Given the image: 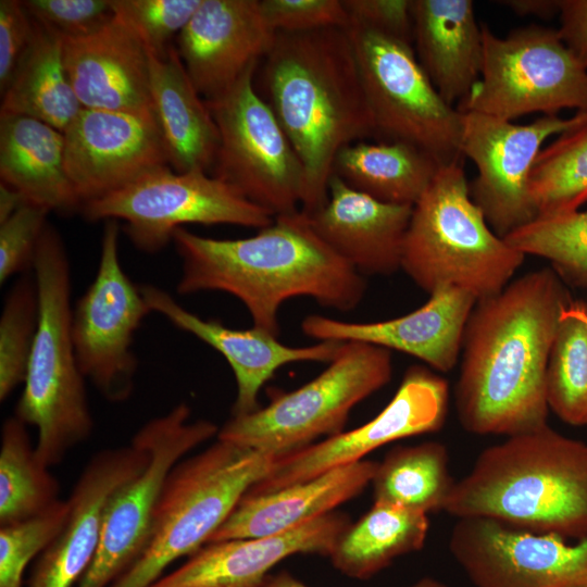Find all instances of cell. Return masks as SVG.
Masks as SVG:
<instances>
[{
	"mask_svg": "<svg viewBox=\"0 0 587 587\" xmlns=\"http://www.w3.org/2000/svg\"><path fill=\"white\" fill-rule=\"evenodd\" d=\"M564 284L552 268H541L476 301L455 386L457 414L466 432L509 437L547 425V367L572 300Z\"/></svg>",
	"mask_w": 587,
	"mask_h": 587,
	"instance_id": "cell-1",
	"label": "cell"
},
{
	"mask_svg": "<svg viewBox=\"0 0 587 587\" xmlns=\"http://www.w3.org/2000/svg\"><path fill=\"white\" fill-rule=\"evenodd\" d=\"M182 260L179 295L222 291L240 300L254 327L279 335L278 311L294 297L348 312L365 294V279L316 234L301 210L277 215L247 238L216 239L186 228L174 233Z\"/></svg>",
	"mask_w": 587,
	"mask_h": 587,
	"instance_id": "cell-2",
	"label": "cell"
},
{
	"mask_svg": "<svg viewBox=\"0 0 587 587\" xmlns=\"http://www.w3.org/2000/svg\"><path fill=\"white\" fill-rule=\"evenodd\" d=\"M261 60L254 86L303 164L310 216L327 201L339 150L374 137L353 47L347 28L277 32Z\"/></svg>",
	"mask_w": 587,
	"mask_h": 587,
	"instance_id": "cell-3",
	"label": "cell"
},
{
	"mask_svg": "<svg viewBox=\"0 0 587 587\" xmlns=\"http://www.w3.org/2000/svg\"><path fill=\"white\" fill-rule=\"evenodd\" d=\"M444 511L564 539L587 537V444L548 424L484 449Z\"/></svg>",
	"mask_w": 587,
	"mask_h": 587,
	"instance_id": "cell-4",
	"label": "cell"
},
{
	"mask_svg": "<svg viewBox=\"0 0 587 587\" xmlns=\"http://www.w3.org/2000/svg\"><path fill=\"white\" fill-rule=\"evenodd\" d=\"M70 266L61 235L47 224L33 266L37 333L14 415L36 428V453L49 469L86 441L95 426L72 337Z\"/></svg>",
	"mask_w": 587,
	"mask_h": 587,
	"instance_id": "cell-5",
	"label": "cell"
},
{
	"mask_svg": "<svg viewBox=\"0 0 587 587\" xmlns=\"http://www.w3.org/2000/svg\"><path fill=\"white\" fill-rule=\"evenodd\" d=\"M473 201L462 160L440 165L415 202L401 268L423 290L458 287L477 300L499 294L523 264Z\"/></svg>",
	"mask_w": 587,
	"mask_h": 587,
	"instance_id": "cell-6",
	"label": "cell"
},
{
	"mask_svg": "<svg viewBox=\"0 0 587 587\" xmlns=\"http://www.w3.org/2000/svg\"><path fill=\"white\" fill-rule=\"evenodd\" d=\"M277 458L216 438L180 460L163 485L142 552L110 587H149L173 562L207 545Z\"/></svg>",
	"mask_w": 587,
	"mask_h": 587,
	"instance_id": "cell-7",
	"label": "cell"
},
{
	"mask_svg": "<svg viewBox=\"0 0 587 587\" xmlns=\"http://www.w3.org/2000/svg\"><path fill=\"white\" fill-rule=\"evenodd\" d=\"M392 376L390 350L362 341H342L328 366L305 385L274 392L265 407L230 416L217 438L283 457L324 435L342 432L350 411Z\"/></svg>",
	"mask_w": 587,
	"mask_h": 587,
	"instance_id": "cell-8",
	"label": "cell"
},
{
	"mask_svg": "<svg viewBox=\"0 0 587 587\" xmlns=\"http://www.w3.org/2000/svg\"><path fill=\"white\" fill-rule=\"evenodd\" d=\"M347 30L374 138L416 146L441 165L461 161L462 114L440 97L412 43L352 21Z\"/></svg>",
	"mask_w": 587,
	"mask_h": 587,
	"instance_id": "cell-9",
	"label": "cell"
},
{
	"mask_svg": "<svg viewBox=\"0 0 587 587\" xmlns=\"http://www.w3.org/2000/svg\"><path fill=\"white\" fill-rule=\"evenodd\" d=\"M482 75L458 103L459 111L511 122L535 112L587 111V68L558 29L530 25L499 37L482 24Z\"/></svg>",
	"mask_w": 587,
	"mask_h": 587,
	"instance_id": "cell-10",
	"label": "cell"
},
{
	"mask_svg": "<svg viewBox=\"0 0 587 587\" xmlns=\"http://www.w3.org/2000/svg\"><path fill=\"white\" fill-rule=\"evenodd\" d=\"M90 222L115 220L138 250L155 253L187 224L264 228L274 215L233 186L203 171L157 167L80 209Z\"/></svg>",
	"mask_w": 587,
	"mask_h": 587,
	"instance_id": "cell-11",
	"label": "cell"
},
{
	"mask_svg": "<svg viewBox=\"0 0 587 587\" xmlns=\"http://www.w3.org/2000/svg\"><path fill=\"white\" fill-rule=\"evenodd\" d=\"M257 66L221 96L205 100L220 134L210 174L274 216L290 214L302 204L305 172L273 111L255 89Z\"/></svg>",
	"mask_w": 587,
	"mask_h": 587,
	"instance_id": "cell-12",
	"label": "cell"
},
{
	"mask_svg": "<svg viewBox=\"0 0 587 587\" xmlns=\"http://www.w3.org/2000/svg\"><path fill=\"white\" fill-rule=\"evenodd\" d=\"M190 416V407L178 403L133 436L148 452L147 463L109 500L98 550L77 587H110L142 552L167 475L191 450L218 434L215 423Z\"/></svg>",
	"mask_w": 587,
	"mask_h": 587,
	"instance_id": "cell-13",
	"label": "cell"
},
{
	"mask_svg": "<svg viewBox=\"0 0 587 587\" xmlns=\"http://www.w3.org/2000/svg\"><path fill=\"white\" fill-rule=\"evenodd\" d=\"M120 223L104 222L96 276L72 314V337L79 367L109 402L121 403L135 389L138 360L134 335L151 313L140 287L120 259Z\"/></svg>",
	"mask_w": 587,
	"mask_h": 587,
	"instance_id": "cell-14",
	"label": "cell"
},
{
	"mask_svg": "<svg viewBox=\"0 0 587 587\" xmlns=\"http://www.w3.org/2000/svg\"><path fill=\"white\" fill-rule=\"evenodd\" d=\"M461 114V154L477 168L471 197L492 232L503 239L537 218L529 191L532 170L544 142L572 126L577 115H544L519 125L478 112Z\"/></svg>",
	"mask_w": 587,
	"mask_h": 587,
	"instance_id": "cell-15",
	"label": "cell"
},
{
	"mask_svg": "<svg viewBox=\"0 0 587 587\" xmlns=\"http://www.w3.org/2000/svg\"><path fill=\"white\" fill-rule=\"evenodd\" d=\"M449 389L441 376L422 365L407 370L390 402L373 420L349 432L276 459L247 492L267 494L361 460L391 441L434 433L446 421Z\"/></svg>",
	"mask_w": 587,
	"mask_h": 587,
	"instance_id": "cell-16",
	"label": "cell"
},
{
	"mask_svg": "<svg viewBox=\"0 0 587 587\" xmlns=\"http://www.w3.org/2000/svg\"><path fill=\"white\" fill-rule=\"evenodd\" d=\"M449 550L474 587H587V537L571 544L486 517H463Z\"/></svg>",
	"mask_w": 587,
	"mask_h": 587,
	"instance_id": "cell-17",
	"label": "cell"
},
{
	"mask_svg": "<svg viewBox=\"0 0 587 587\" xmlns=\"http://www.w3.org/2000/svg\"><path fill=\"white\" fill-rule=\"evenodd\" d=\"M63 135L65 170L83 204L170 165L153 112L83 108Z\"/></svg>",
	"mask_w": 587,
	"mask_h": 587,
	"instance_id": "cell-18",
	"label": "cell"
},
{
	"mask_svg": "<svg viewBox=\"0 0 587 587\" xmlns=\"http://www.w3.org/2000/svg\"><path fill=\"white\" fill-rule=\"evenodd\" d=\"M147 460L148 452L135 438L90 458L67 498L66 521L39 555L28 587H73L80 582L98 550L109 500Z\"/></svg>",
	"mask_w": 587,
	"mask_h": 587,
	"instance_id": "cell-19",
	"label": "cell"
},
{
	"mask_svg": "<svg viewBox=\"0 0 587 587\" xmlns=\"http://www.w3.org/2000/svg\"><path fill=\"white\" fill-rule=\"evenodd\" d=\"M275 34L259 0H201L176 50L197 91L211 100L259 64Z\"/></svg>",
	"mask_w": 587,
	"mask_h": 587,
	"instance_id": "cell-20",
	"label": "cell"
},
{
	"mask_svg": "<svg viewBox=\"0 0 587 587\" xmlns=\"http://www.w3.org/2000/svg\"><path fill=\"white\" fill-rule=\"evenodd\" d=\"M477 299L458 287H441L429 294L419 309L387 321L357 323L313 314L301 329L320 341H362L417 358L438 372L457 364L464 330Z\"/></svg>",
	"mask_w": 587,
	"mask_h": 587,
	"instance_id": "cell-21",
	"label": "cell"
},
{
	"mask_svg": "<svg viewBox=\"0 0 587 587\" xmlns=\"http://www.w3.org/2000/svg\"><path fill=\"white\" fill-rule=\"evenodd\" d=\"M139 287L151 312L162 315L176 328L191 334L225 358L237 385L232 416L248 414L260 408V390L279 367L304 361L329 363L342 345V341L325 340L312 346L290 347L254 326L236 329L217 320H204L154 285Z\"/></svg>",
	"mask_w": 587,
	"mask_h": 587,
	"instance_id": "cell-22",
	"label": "cell"
},
{
	"mask_svg": "<svg viewBox=\"0 0 587 587\" xmlns=\"http://www.w3.org/2000/svg\"><path fill=\"white\" fill-rule=\"evenodd\" d=\"M349 524L347 515L332 512L285 533L207 544L149 587H260L288 557H329Z\"/></svg>",
	"mask_w": 587,
	"mask_h": 587,
	"instance_id": "cell-23",
	"label": "cell"
},
{
	"mask_svg": "<svg viewBox=\"0 0 587 587\" xmlns=\"http://www.w3.org/2000/svg\"><path fill=\"white\" fill-rule=\"evenodd\" d=\"M63 59L83 108L153 112L149 50L117 15L90 36L63 39Z\"/></svg>",
	"mask_w": 587,
	"mask_h": 587,
	"instance_id": "cell-24",
	"label": "cell"
},
{
	"mask_svg": "<svg viewBox=\"0 0 587 587\" xmlns=\"http://www.w3.org/2000/svg\"><path fill=\"white\" fill-rule=\"evenodd\" d=\"M412 209L376 200L333 174L326 203L309 217L323 241L361 275H390L401 268Z\"/></svg>",
	"mask_w": 587,
	"mask_h": 587,
	"instance_id": "cell-25",
	"label": "cell"
},
{
	"mask_svg": "<svg viewBox=\"0 0 587 587\" xmlns=\"http://www.w3.org/2000/svg\"><path fill=\"white\" fill-rule=\"evenodd\" d=\"M378 462L361 460L267 494L247 492L208 544L288 532L360 495Z\"/></svg>",
	"mask_w": 587,
	"mask_h": 587,
	"instance_id": "cell-26",
	"label": "cell"
},
{
	"mask_svg": "<svg viewBox=\"0 0 587 587\" xmlns=\"http://www.w3.org/2000/svg\"><path fill=\"white\" fill-rule=\"evenodd\" d=\"M416 57L432 84L453 107L482 75L483 34L471 0H411Z\"/></svg>",
	"mask_w": 587,
	"mask_h": 587,
	"instance_id": "cell-27",
	"label": "cell"
},
{
	"mask_svg": "<svg viewBox=\"0 0 587 587\" xmlns=\"http://www.w3.org/2000/svg\"><path fill=\"white\" fill-rule=\"evenodd\" d=\"M150 57L152 109L176 172L210 174L220 145L216 123L172 46L165 57Z\"/></svg>",
	"mask_w": 587,
	"mask_h": 587,
	"instance_id": "cell-28",
	"label": "cell"
},
{
	"mask_svg": "<svg viewBox=\"0 0 587 587\" xmlns=\"http://www.w3.org/2000/svg\"><path fill=\"white\" fill-rule=\"evenodd\" d=\"M0 177L27 202L49 212L82 209L65 170L64 135L37 118L0 113Z\"/></svg>",
	"mask_w": 587,
	"mask_h": 587,
	"instance_id": "cell-29",
	"label": "cell"
},
{
	"mask_svg": "<svg viewBox=\"0 0 587 587\" xmlns=\"http://www.w3.org/2000/svg\"><path fill=\"white\" fill-rule=\"evenodd\" d=\"M440 163L429 153L403 141H357L337 153L333 174L376 200L414 205Z\"/></svg>",
	"mask_w": 587,
	"mask_h": 587,
	"instance_id": "cell-30",
	"label": "cell"
},
{
	"mask_svg": "<svg viewBox=\"0 0 587 587\" xmlns=\"http://www.w3.org/2000/svg\"><path fill=\"white\" fill-rule=\"evenodd\" d=\"M34 23L33 41L2 93L0 113L30 116L63 133L83 107L67 76L63 39Z\"/></svg>",
	"mask_w": 587,
	"mask_h": 587,
	"instance_id": "cell-31",
	"label": "cell"
},
{
	"mask_svg": "<svg viewBox=\"0 0 587 587\" xmlns=\"http://www.w3.org/2000/svg\"><path fill=\"white\" fill-rule=\"evenodd\" d=\"M427 514L375 502L338 537L329 559L341 574L367 579L397 558L421 550L428 533Z\"/></svg>",
	"mask_w": 587,
	"mask_h": 587,
	"instance_id": "cell-32",
	"label": "cell"
},
{
	"mask_svg": "<svg viewBox=\"0 0 587 587\" xmlns=\"http://www.w3.org/2000/svg\"><path fill=\"white\" fill-rule=\"evenodd\" d=\"M444 444L398 446L378 462L371 485L375 502L428 514L444 510L454 486Z\"/></svg>",
	"mask_w": 587,
	"mask_h": 587,
	"instance_id": "cell-33",
	"label": "cell"
},
{
	"mask_svg": "<svg viewBox=\"0 0 587 587\" xmlns=\"http://www.w3.org/2000/svg\"><path fill=\"white\" fill-rule=\"evenodd\" d=\"M26 424L15 415L1 428L0 526L36 516L60 498V484L41 463Z\"/></svg>",
	"mask_w": 587,
	"mask_h": 587,
	"instance_id": "cell-34",
	"label": "cell"
},
{
	"mask_svg": "<svg viewBox=\"0 0 587 587\" xmlns=\"http://www.w3.org/2000/svg\"><path fill=\"white\" fill-rule=\"evenodd\" d=\"M542 148L532 170L529 191L537 217L565 215L587 202V111Z\"/></svg>",
	"mask_w": 587,
	"mask_h": 587,
	"instance_id": "cell-35",
	"label": "cell"
},
{
	"mask_svg": "<svg viewBox=\"0 0 587 587\" xmlns=\"http://www.w3.org/2000/svg\"><path fill=\"white\" fill-rule=\"evenodd\" d=\"M546 399L561 421L587 425V304L571 300L564 309L552 344Z\"/></svg>",
	"mask_w": 587,
	"mask_h": 587,
	"instance_id": "cell-36",
	"label": "cell"
},
{
	"mask_svg": "<svg viewBox=\"0 0 587 587\" xmlns=\"http://www.w3.org/2000/svg\"><path fill=\"white\" fill-rule=\"evenodd\" d=\"M503 239L525 255L547 259L564 283L587 289V210L537 217Z\"/></svg>",
	"mask_w": 587,
	"mask_h": 587,
	"instance_id": "cell-37",
	"label": "cell"
},
{
	"mask_svg": "<svg viewBox=\"0 0 587 587\" xmlns=\"http://www.w3.org/2000/svg\"><path fill=\"white\" fill-rule=\"evenodd\" d=\"M35 276L24 274L10 288L0 316V400L24 384L38 326Z\"/></svg>",
	"mask_w": 587,
	"mask_h": 587,
	"instance_id": "cell-38",
	"label": "cell"
},
{
	"mask_svg": "<svg viewBox=\"0 0 587 587\" xmlns=\"http://www.w3.org/2000/svg\"><path fill=\"white\" fill-rule=\"evenodd\" d=\"M67 499L30 519L0 526V587H23L29 562L39 557L64 525Z\"/></svg>",
	"mask_w": 587,
	"mask_h": 587,
	"instance_id": "cell-39",
	"label": "cell"
},
{
	"mask_svg": "<svg viewBox=\"0 0 587 587\" xmlns=\"http://www.w3.org/2000/svg\"><path fill=\"white\" fill-rule=\"evenodd\" d=\"M201 0H112L114 14L127 23L157 57H165L174 37L198 9Z\"/></svg>",
	"mask_w": 587,
	"mask_h": 587,
	"instance_id": "cell-40",
	"label": "cell"
},
{
	"mask_svg": "<svg viewBox=\"0 0 587 587\" xmlns=\"http://www.w3.org/2000/svg\"><path fill=\"white\" fill-rule=\"evenodd\" d=\"M29 16L62 39L90 36L113 17L112 0H25Z\"/></svg>",
	"mask_w": 587,
	"mask_h": 587,
	"instance_id": "cell-41",
	"label": "cell"
},
{
	"mask_svg": "<svg viewBox=\"0 0 587 587\" xmlns=\"http://www.w3.org/2000/svg\"><path fill=\"white\" fill-rule=\"evenodd\" d=\"M50 212L33 203L23 204L0 223V283L34 266L41 234Z\"/></svg>",
	"mask_w": 587,
	"mask_h": 587,
	"instance_id": "cell-42",
	"label": "cell"
},
{
	"mask_svg": "<svg viewBox=\"0 0 587 587\" xmlns=\"http://www.w3.org/2000/svg\"><path fill=\"white\" fill-rule=\"evenodd\" d=\"M259 3L264 20L275 33L347 28L350 22L342 0H259Z\"/></svg>",
	"mask_w": 587,
	"mask_h": 587,
	"instance_id": "cell-43",
	"label": "cell"
},
{
	"mask_svg": "<svg viewBox=\"0 0 587 587\" xmlns=\"http://www.w3.org/2000/svg\"><path fill=\"white\" fill-rule=\"evenodd\" d=\"M35 33L34 20L22 1H0V91L9 87L29 48Z\"/></svg>",
	"mask_w": 587,
	"mask_h": 587,
	"instance_id": "cell-44",
	"label": "cell"
},
{
	"mask_svg": "<svg viewBox=\"0 0 587 587\" xmlns=\"http://www.w3.org/2000/svg\"><path fill=\"white\" fill-rule=\"evenodd\" d=\"M350 21L413 42L411 0H342Z\"/></svg>",
	"mask_w": 587,
	"mask_h": 587,
	"instance_id": "cell-45",
	"label": "cell"
},
{
	"mask_svg": "<svg viewBox=\"0 0 587 587\" xmlns=\"http://www.w3.org/2000/svg\"><path fill=\"white\" fill-rule=\"evenodd\" d=\"M559 16L563 42L587 68V0H560Z\"/></svg>",
	"mask_w": 587,
	"mask_h": 587,
	"instance_id": "cell-46",
	"label": "cell"
},
{
	"mask_svg": "<svg viewBox=\"0 0 587 587\" xmlns=\"http://www.w3.org/2000/svg\"><path fill=\"white\" fill-rule=\"evenodd\" d=\"M520 16L551 18L560 12V0H504L499 1Z\"/></svg>",
	"mask_w": 587,
	"mask_h": 587,
	"instance_id": "cell-47",
	"label": "cell"
},
{
	"mask_svg": "<svg viewBox=\"0 0 587 587\" xmlns=\"http://www.w3.org/2000/svg\"><path fill=\"white\" fill-rule=\"evenodd\" d=\"M260 587H310L292 574L282 571L276 575H268ZM408 587H448L444 582L434 577H423Z\"/></svg>",
	"mask_w": 587,
	"mask_h": 587,
	"instance_id": "cell-48",
	"label": "cell"
},
{
	"mask_svg": "<svg viewBox=\"0 0 587 587\" xmlns=\"http://www.w3.org/2000/svg\"><path fill=\"white\" fill-rule=\"evenodd\" d=\"M25 203H27L26 199L17 190L2 182L0 183V223Z\"/></svg>",
	"mask_w": 587,
	"mask_h": 587,
	"instance_id": "cell-49",
	"label": "cell"
}]
</instances>
